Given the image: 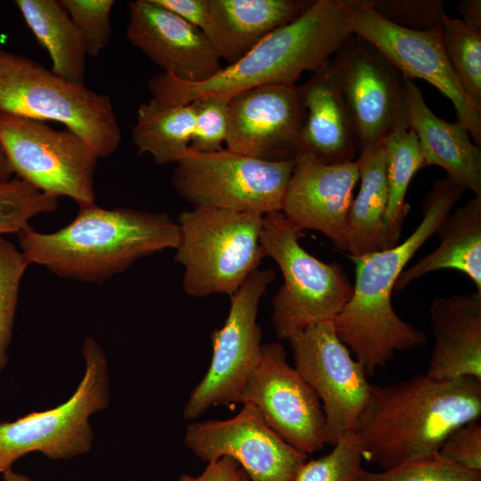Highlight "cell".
I'll list each match as a JSON object with an SVG mask.
<instances>
[{
	"label": "cell",
	"instance_id": "6da1fadb",
	"mask_svg": "<svg viewBox=\"0 0 481 481\" xmlns=\"http://www.w3.org/2000/svg\"><path fill=\"white\" fill-rule=\"evenodd\" d=\"M465 191L448 178L434 182L422 202L423 218L406 240L363 256H348L355 270L353 294L333 325L368 376L385 367L396 352L427 344L422 330L397 315L392 293L407 263L436 232Z\"/></svg>",
	"mask_w": 481,
	"mask_h": 481
},
{
	"label": "cell",
	"instance_id": "7a4b0ae2",
	"mask_svg": "<svg viewBox=\"0 0 481 481\" xmlns=\"http://www.w3.org/2000/svg\"><path fill=\"white\" fill-rule=\"evenodd\" d=\"M354 36L343 0H314L298 19L264 37L232 64L191 83L161 72L148 81L152 98L171 104L203 100L228 102L267 85H295L306 71L330 60Z\"/></svg>",
	"mask_w": 481,
	"mask_h": 481
},
{
	"label": "cell",
	"instance_id": "3957f363",
	"mask_svg": "<svg viewBox=\"0 0 481 481\" xmlns=\"http://www.w3.org/2000/svg\"><path fill=\"white\" fill-rule=\"evenodd\" d=\"M480 417V380L439 379L420 373L385 386L371 385L355 431L363 460L386 470L436 452L452 430Z\"/></svg>",
	"mask_w": 481,
	"mask_h": 481
},
{
	"label": "cell",
	"instance_id": "277c9868",
	"mask_svg": "<svg viewBox=\"0 0 481 481\" xmlns=\"http://www.w3.org/2000/svg\"><path fill=\"white\" fill-rule=\"evenodd\" d=\"M29 262L59 277L101 284L137 260L166 249H176L181 233L166 213L131 208L79 207L77 216L53 232L30 225L17 234Z\"/></svg>",
	"mask_w": 481,
	"mask_h": 481
},
{
	"label": "cell",
	"instance_id": "5b68a950",
	"mask_svg": "<svg viewBox=\"0 0 481 481\" xmlns=\"http://www.w3.org/2000/svg\"><path fill=\"white\" fill-rule=\"evenodd\" d=\"M0 114L53 120L98 156H110L121 131L110 98L57 76L26 56L0 49Z\"/></svg>",
	"mask_w": 481,
	"mask_h": 481
},
{
	"label": "cell",
	"instance_id": "8992f818",
	"mask_svg": "<svg viewBox=\"0 0 481 481\" xmlns=\"http://www.w3.org/2000/svg\"><path fill=\"white\" fill-rule=\"evenodd\" d=\"M263 215L193 208L177 224L181 240L175 262L184 267L182 285L190 296H232L265 258L260 243Z\"/></svg>",
	"mask_w": 481,
	"mask_h": 481
},
{
	"label": "cell",
	"instance_id": "52a82bcc",
	"mask_svg": "<svg viewBox=\"0 0 481 481\" xmlns=\"http://www.w3.org/2000/svg\"><path fill=\"white\" fill-rule=\"evenodd\" d=\"M305 235L281 211L263 217L264 256L274 260L283 277L272 300V324L279 339L288 340L318 322H333L353 294L343 266L307 252L299 243Z\"/></svg>",
	"mask_w": 481,
	"mask_h": 481
},
{
	"label": "cell",
	"instance_id": "ba28073f",
	"mask_svg": "<svg viewBox=\"0 0 481 481\" xmlns=\"http://www.w3.org/2000/svg\"><path fill=\"white\" fill-rule=\"evenodd\" d=\"M82 355L85 374L68 400L44 412L0 422V473L11 469L17 460L31 452L61 460L92 449L94 433L89 418L109 405L110 377L105 354L94 338H85Z\"/></svg>",
	"mask_w": 481,
	"mask_h": 481
},
{
	"label": "cell",
	"instance_id": "9c48e42d",
	"mask_svg": "<svg viewBox=\"0 0 481 481\" xmlns=\"http://www.w3.org/2000/svg\"><path fill=\"white\" fill-rule=\"evenodd\" d=\"M294 160L266 161L226 148L213 152L189 149L176 163L172 183L194 208L265 216L281 211Z\"/></svg>",
	"mask_w": 481,
	"mask_h": 481
},
{
	"label": "cell",
	"instance_id": "30bf717a",
	"mask_svg": "<svg viewBox=\"0 0 481 481\" xmlns=\"http://www.w3.org/2000/svg\"><path fill=\"white\" fill-rule=\"evenodd\" d=\"M0 139L18 178L46 194L69 197L79 207L95 203L99 158L76 134L45 121L0 114Z\"/></svg>",
	"mask_w": 481,
	"mask_h": 481
},
{
	"label": "cell",
	"instance_id": "8fae6325",
	"mask_svg": "<svg viewBox=\"0 0 481 481\" xmlns=\"http://www.w3.org/2000/svg\"><path fill=\"white\" fill-rule=\"evenodd\" d=\"M274 279L273 270L258 268L230 296L225 322L211 334L213 352L209 367L190 393L183 410L184 420H194L212 406L238 404L261 358L258 306Z\"/></svg>",
	"mask_w": 481,
	"mask_h": 481
},
{
	"label": "cell",
	"instance_id": "7c38bea8",
	"mask_svg": "<svg viewBox=\"0 0 481 481\" xmlns=\"http://www.w3.org/2000/svg\"><path fill=\"white\" fill-rule=\"evenodd\" d=\"M353 34L371 44L406 78L430 83L453 104L476 145L481 147V107L464 93L446 56L439 30L397 27L379 15L368 0H343Z\"/></svg>",
	"mask_w": 481,
	"mask_h": 481
},
{
	"label": "cell",
	"instance_id": "4fadbf2b",
	"mask_svg": "<svg viewBox=\"0 0 481 481\" xmlns=\"http://www.w3.org/2000/svg\"><path fill=\"white\" fill-rule=\"evenodd\" d=\"M288 341L294 368L321 402L328 444L333 445L339 436L355 430L372 384L340 340L332 321L308 326Z\"/></svg>",
	"mask_w": 481,
	"mask_h": 481
},
{
	"label": "cell",
	"instance_id": "5bb4252c",
	"mask_svg": "<svg viewBox=\"0 0 481 481\" xmlns=\"http://www.w3.org/2000/svg\"><path fill=\"white\" fill-rule=\"evenodd\" d=\"M238 404L254 405L267 426L298 451L308 455L328 444L321 402L287 360L277 342L262 345L261 358Z\"/></svg>",
	"mask_w": 481,
	"mask_h": 481
},
{
	"label": "cell",
	"instance_id": "9a60e30c",
	"mask_svg": "<svg viewBox=\"0 0 481 481\" xmlns=\"http://www.w3.org/2000/svg\"><path fill=\"white\" fill-rule=\"evenodd\" d=\"M331 63L360 151L409 127L404 77L371 44L354 35Z\"/></svg>",
	"mask_w": 481,
	"mask_h": 481
},
{
	"label": "cell",
	"instance_id": "2e32d148",
	"mask_svg": "<svg viewBox=\"0 0 481 481\" xmlns=\"http://www.w3.org/2000/svg\"><path fill=\"white\" fill-rule=\"evenodd\" d=\"M183 443L208 463L233 459L249 481H293L307 460L271 429L250 404H242L232 418L189 424Z\"/></svg>",
	"mask_w": 481,
	"mask_h": 481
},
{
	"label": "cell",
	"instance_id": "e0dca14e",
	"mask_svg": "<svg viewBox=\"0 0 481 481\" xmlns=\"http://www.w3.org/2000/svg\"><path fill=\"white\" fill-rule=\"evenodd\" d=\"M228 105L226 149L272 162L294 160L304 152L301 86H258L235 95Z\"/></svg>",
	"mask_w": 481,
	"mask_h": 481
},
{
	"label": "cell",
	"instance_id": "ac0fdd59",
	"mask_svg": "<svg viewBox=\"0 0 481 481\" xmlns=\"http://www.w3.org/2000/svg\"><path fill=\"white\" fill-rule=\"evenodd\" d=\"M358 182L355 160L330 164L301 152L294 160L281 212L297 228L317 231L346 251V216Z\"/></svg>",
	"mask_w": 481,
	"mask_h": 481
},
{
	"label": "cell",
	"instance_id": "d6986e66",
	"mask_svg": "<svg viewBox=\"0 0 481 481\" xmlns=\"http://www.w3.org/2000/svg\"><path fill=\"white\" fill-rule=\"evenodd\" d=\"M128 14L127 40L164 73L180 81L197 83L223 68L203 33L155 0L129 2Z\"/></svg>",
	"mask_w": 481,
	"mask_h": 481
},
{
	"label": "cell",
	"instance_id": "ffe728a7",
	"mask_svg": "<svg viewBox=\"0 0 481 481\" xmlns=\"http://www.w3.org/2000/svg\"><path fill=\"white\" fill-rule=\"evenodd\" d=\"M404 89L407 124L417 137L426 167L444 168L449 180L481 197V150L468 128L458 120L447 122L434 114L413 80L404 77Z\"/></svg>",
	"mask_w": 481,
	"mask_h": 481
},
{
	"label": "cell",
	"instance_id": "44dd1931",
	"mask_svg": "<svg viewBox=\"0 0 481 481\" xmlns=\"http://www.w3.org/2000/svg\"><path fill=\"white\" fill-rule=\"evenodd\" d=\"M429 316L434 346L426 373L481 381V292L437 298Z\"/></svg>",
	"mask_w": 481,
	"mask_h": 481
},
{
	"label": "cell",
	"instance_id": "7402d4cb",
	"mask_svg": "<svg viewBox=\"0 0 481 481\" xmlns=\"http://www.w3.org/2000/svg\"><path fill=\"white\" fill-rule=\"evenodd\" d=\"M301 90L306 109L304 152L330 164L355 161L359 144L331 59L313 72Z\"/></svg>",
	"mask_w": 481,
	"mask_h": 481
},
{
	"label": "cell",
	"instance_id": "603a6c76",
	"mask_svg": "<svg viewBox=\"0 0 481 481\" xmlns=\"http://www.w3.org/2000/svg\"><path fill=\"white\" fill-rule=\"evenodd\" d=\"M310 0H208L218 36V56L232 64L275 29L290 23Z\"/></svg>",
	"mask_w": 481,
	"mask_h": 481
},
{
	"label": "cell",
	"instance_id": "cb8c5ba5",
	"mask_svg": "<svg viewBox=\"0 0 481 481\" xmlns=\"http://www.w3.org/2000/svg\"><path fill=\"white\" fill-rule=\"evenodd\" d=\"M436 232L437 248L404 270L395 289L399 291L428 273L451 269L467 275L481 292V197L474 196L451 211Z\"/></svg>",
	"mask_w": 481,
	"mask_h": 481
},
{
	"label": "cell",
	"instance_id": "d4e9b609",
	"mask_svg": "<svg viewBox=\"0 0 481 481\" xmlns=\"http://www.w3.org/2000/svg\"><path fill=\"white\" fill-rule=\"evenodd\" d=\"M355 159L360 188L346 216L348 256L384 249L385 216L388 200L385 151L381 143L359 151Z\"/></svg>",
	"mask_w": 481,
	"mask_h": 481
},
{
	"label": "cell",
	"instance_id": "484cf974",
	"mask_svg": "<svg viewBox=\"0 0 481 481\" xmlns=\"http://www.w3.org/2000/svg\"><path fill=\"white\" fill-rule=\"evenodd\" d=\"M28 27L48 53L51 70L66 80L84 84L86 50L61 1L15 0Z\"/></svg>",
	"mask_w": 481,
	"mask_h": 481
},
{
	"label": "cell",
	"instance_id": "4316f807",
	"mask_svg": "<svg viewBox=\"0 0 481 481\" xmlns=\"http://www.w3.org/2000/svg\"><path fill=\"white\" fill-rule=\"evenodd\" d=\"M194 103L171 104L151 98L140 104L132 139L139 154L159 165L177 163L190 149Z\"/></svg>",
	"mask_w": 481,
	"mask_h": 481
},
{
	"label": "cell",
	"instance_id": "83f0119b",
	"mask_svg": "<svg viewBox=\"0 0 481 481\" xmlns=\"http://www.w3.org/2000/svg\"><path fill=\"white\" fill-rule=\"evenodd\" d=\"M388 200L385 216L384 249L394 247L410 205L405 201L409 184L414 175L426 167L415 134L409 128L397 129L383 141Z\"/></svg>",
	"mask_w": 481,
	"mask_h": 481
},
{
	"label": "cell",
	"instance_id": "f1b7e54d",
	"mask_svg": "<svg viewBox=\"0 0 481 481\" xmlns=\"http://www.w3.org/2000/svg\"><path fill=\"white\" fill-rule=\"evenodd\" d=\"M438 30L446 56L464 93L481 107V32L446 13Z\"/></svg>",
	"mask_w": 481,
	"mask_h": 481
},
{
	"label": "cell",
	"instance_id": "f546056e",
	"mask_svg": "<svg viewBox=\"0 0 481 481\" xmlns=\"http://www.w3.org/2000/svg\"><path fill=\"white\" fill-rule=\"evenodd\" d=\"M58 198L18 177L0 184V236L17 234L34 216L54 212Z\"/></svg>",
	"mask_w": 481,
	"mask_h": 481
},
{
	"label": "cell",
	"instance_id": "4dcf8cb0",
	"mask_svg": "<svg viewBox=\"0 0 481 481\" xmlns=\"http://www.w3.org/2000/svg\"><path fill=\"white\" fill-rule=\"evenodd\" d=\"M363 449L355 431L339 436L325 455L306 461L293 481H363Z\"/></svg>",
	"mask_w": 481,
	"mask_h": 481
},
{
	"label": "cell",
	"instance_id": "1f68e13d",
	"mask_svg": "<svg viewBox=\"0 0 481 481\" xmlns=\"http://www.w3.org/2000/svg\"><path fill=\"white\" fill-rule=\"evenodd\" d=\"M29 265L20 249L0 236V373L8 363L20 285Z\"/></svg>",
	"mask_w": 481,
	"mask_h": 481
},
{
	"label": "cell",
	"instance_id": "d6a6232c",
	"mask_svg": "<svg viewBox=\"0 0 481 481\" xmlns=\"http://www.w3.org/2000/svg\"><path fill=\"white\" fill-rule=\"evenodd\" d=\"M363 481H481V471L467 469L436 452L380 472L364 470Z\"/></svg>",
	"mask_w": 481,
	"mask_h": 481
},
{
	"label": "cell",
	"instance_id": "836d02e7",
	"mask_svg": "<svg viewBox=\"0 0 481 481\" xmlns=\"http://www.w3.org/2000/svg\"><path fill=\"white\" fill-rule=\"evenodd\" d=\"M83 42L86 54L97 56L109 45L113 0H61Z\"/></svg>",
	"mask_w": 481,
	"mask_h": 481
},
{
	"label": "cell",
	"instance_id": "e575fe53",
	"mask_svg": "<svg viewBox=\"0 0 481 481\" xmlns=\"http://www.w3.org/2000/svg\"><path fill=\"white\" fill-rule=\"evenodd\" d=\"M368 3L383 19L409 30H436L445 14L443 0H368Z\"/></svg>",
	"mask_w": 481,
	"mask_h": 481
},
{
	"label": "cell",
	"instance_id": "d590c367",
	"mask_svg": "<svg viewBox=\"0 0 481 481\" xmlns=\"http://www.w3.org/2000/svg\"><path fill=\"white\" fill-rule=\"evenodd\" d=\"M192 103L195 106V123L190 150L213 152L224 149L229 130L228 102L203 100Z\"/></svg>",
	"mask_w": 481,
	"mask_h": 481
},
{
	"label": "cell",
	"instance_id": "8d00e7d4",
	"mask_svg": "<svg viewBox=\"0 0 481 481\" xmlns=\"http://www.w3.org/2000/svg\"><path fill=\"white\" fill-rule=\"evenodd\" d=\"M437 452L467 469L481 471V425L478 420L452 430Z\"/></svg>",
	"mask_w": 481,
	"mask_h": 481
},
{
	"label": "cell",
	"instance_id": "74e56055",
	"mask_svg": "<svg viewBox=\"0 0 481 481\" xmlns=\"http://www.w3.org/2000/svg\"><path fill=\"white\" fill-rule=\"evenodd\" d=\"M155 1L200 30L217 53L219 36L209 9L208 0Z\"/></svg>",
	"mask_w": 481,
	"mask_h": 481
},
{
	"label": "cell",
	"instance_id": "f35d334b",
	"mask_svg": "<svg viewBox=\"0 0 481 481\" xmlns=\"http://www.w3.org/2000/svg\"><path fill=\"white\" fill-rule=\"evenodd\" d=\"M240 468L239 464L230 457H222L217 461L208 463L204 471L192 477L183 474L179 481H240Z\"/></svg>",
	"mask_w": 481,
	"mask_h": 481
},
{
	"label": "cell",
	"instance_id": "ab89813d",
	"mask_svg": "<svg viewBox=\"0 0 481 481\" xmlns=\"http://www.w3.org/2000/svg\"><path fill=\"white\" fill-rule=\"evenodd\" d=\"M460 19L467 27L481 32V1L463 0L459 4Z\"/></svg>",
	"mask_w": 481,
	"mask_h": 481
},
{
	"label": "cell",
	"instance_id": "60d3db41",
	"mask_svg": "<svg viewBox=\"0 0 481 481\" xmlns=\"http://www.w3.org/2000/svg\"><path fill=\"white\" fill-rule=\"evenodd\" d=\"M14 175L4 144L0 139V184L9 182Z\"/></svg>",
	"mask_w": 481,
	"mask_h": 481
},
{
	"label": "cell",
	"instance_id": "b9f144b4",
	"mask_svg": "<svg viewBox=\"0 0 481 481\" xmlns=\"http://www.w3.org/2000/svg\"><path fill=\"white\" fill-rule=\"evenodd\" d=\"M4 481H35L27 475L17 473L12 469L3 473Z\"/></svg>",
	"mask_w": 481,
	"mask_h": 481
},
{
	"label": "cell",
	"instance_id": "7bdbcfd3",
	"mask_svg": "<svg viewBox=\"0 0 481 481\" xmlns=\"http://www.w3.org/2000/svg\"><path fill=\"white\" fill-rule=\"evenodd\" d=\"M240 481H249L243 470L240 469Z\"/></svg>",
	"mask_w": 481,
	"mask_h": 481
},
{
	"label": "cell",
	"instance_id": "ee69618b",
	"mask_svg": "<svg viewBox=\"0 0 481 481\" xmlns=\"http://www.w3.org/2000/svg\"><path fill=\"white\" fill-rule=\"evenodd\" d=\"M155 481V480H154Z\"/></svg>",
	"mask_w": 481,
	"mask_h": 481
}]
</instances>
